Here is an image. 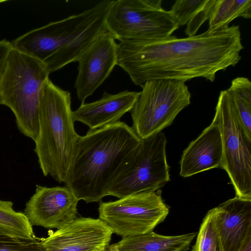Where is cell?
Returning <instances> with one entry per match:
<instances>
[{"mask_svg": "<svg viewBox=\"0 0 251 251\" xmlns=\"http://www.w3.org/2000/svg\"><path fill=\"white\" fill-rule=\"evenodd\" d=\"M214 119L222 136V167L227 173L236 197L251 199V140L247 137L226 90L219 94Z\"/></svg>", "mask_w": 251, "mask_h": 251, "instance_id": "obj_7", "label": "cell"}, {"mask_svg": "<svg viewBox=\"0 0 251 251\" xmlns=\"http://www.w3.org/2000/svg\"><path fill=\"white\" fill-rule=\"evenodd\" d=\"M166 143L162 132L142 139L133 158L110 188L108 196L120 199L140 192L155 191L170 181Z\"/></svg>", "mask_w": 251, "mask_h": 251, "instance_id": "obj_9", "label": "cell"}, {"mask_svg": "<svg viewBox=\"0 0 251 251\" xmlns=\"http://www.w3.org/2000/svg\"><path fill=\"white\" fill-rule=\"evenodd\" d=\"M245 132L251 140V82L247 77H237L226 89Z\"/></svg>", "mask_w": 251, "mask_h": 251, "instance_id": "obj_21", "label": "cell"}, {"mask_svg": "<svg viewBox=\"0 0 251 251\" xmlns=\"http://www.w3.org/2000/svg\"><path fill=\"white\" fill-rule=\"evenodd\" d=\"M0 231L5 236L15 239L35 240L32 226L24 213L17 212L13 202L0 200Z\"/></svg>", "mask_w": 251, "mask_h": 251, "instance_id": "obj_20", "label": "cell"}, {"mask_svg": "<svg viewBox=\"0 0 251 251\" xmlns=\"http://www.w3.org/2000/svg\"><path fill=\"white\" fill-rule=\"evenodd\" d=\"M117 45L107 30L101 33L78 60L74 87L81 103L109 77L117 65Z\"/></svg>", "mask_w": 251, "mask_h": 251, "instance_id": "obj_12", "label": "cell"}, {"mask_svg": "<svg viewBox=\"0 0 251 251\" xmlns=\"http://www.w3.org/2000/svg\"><path fill=\"white\" fill-rule=\"evenodd\" d=\"M215 0H208L205 6L187 24L185 33L188 37L196 35L201 25L208 20L210 10Z\"/></svg>", "mask_w": 251, "mask_h": 251, "instance_id": "obj_25", "label": "cell"}, {"mask_svg": "<svg viewBox=\"0 0 251 251\" xmlns=\"http://www.w3.org/2000/svg\"><path fill=\"white\" fill-rule=\"evenodd\" d=\"M208 0H177L172 6L170 12L182 26L190 21L206 5Z\"/></svg>", "mask_w": 251, "mask_h": 251, "instance_id": "obj_23", "label": "cell"}, {"mask_svg": "<svg viewBox=\"0 0 251 251\" xmlns=\"http://www.w3.org/2000/svg\"><path fill=\"white\" fill-rule=\"evenodd\" d=\"M12 49L11 42L6 39L0 41V77L3 72L8 55Z\"/></svg>", "mask_w": 251, "mask_h": 251, "instance_id": "obj_26", "label": "cell"}, {"mask_svg": "<svg viewBox=\"0 0 251 251\" xmlns=\"http://www.w3.org/2000/svg\"><path fill=\"white\" fill-rule=\"evenodd\" d=\"M241 41L240 26L234 25L186 38L126 40L118 44L117 65L141 87L153 79L203 77L212 82L218 72L241 59Z\"/></svg>", "mask_w": 251, "mask_h": 251, "instance_id": "obj_1", "label": "cell"}, {"mask_svg": "<svg viewBox=\"0 0 251 251\" xmlns=\"http://www.w3.org/2000/svg\"><path fill=\"white\" fill-rule=\"evenodd\" d=\"M212 209L224 251H239L251 237V199L235 196Z\"/></svg>", "mask_w": 251, "mask_h": 251, "instance_id": "obj_14", "label": "cell"}, {"mask_svg": "<svg viewBox=\"0 0 251 251\" xmlns=\"http://www.w3.org/2000/svg\"><path fill=\"white\" fill-rule=\"evenodd\" d=\"M192 251H224L215 227L212 209L208 211L202 221Z\"/></svg>", "mask_w": 251, "mask_h": 251, "instance_id": "obj_22", "label": "cell"}, {"mask_svg": "<svg viewBox=\"0 0 251 251\" xmlns=\"http://www.w3.org/2000/svg\"><path fill=\"white\" fill-rule=\"evenodd\" d=\"M113 1H101L79 14L32 30L11 42L12 47L43 62L85 26L109 10Z\"/></svg>", "mask_w": 251, "mask_h": 251, "instance_id": "obj_10", "label": "cell"}, {"mask_svg": "<svg viewBox=\"0 0 251 251\" xmlns=\"http://www.w3.org/2000/svg\"><path fill=\"white\" fill-rule=\"evenodd\" d=\"M162 0H113L105 19L108 30L120 42L168 37L179 26Z\"/></svg>", "mask_w": 251, "mask_h": 251, "instance_id": "obj_6", "label": "cell"}, {"mask_svg": "<svg viewBox=\"0 0 251 251\" xmlns=\"http://www.w3.org/2000/svg\"><path fill=\"white\" fill-rule=\"evenodd\" d=\"M139 94L140 92L128 90L114 94L104 92L100 99L81 103L73 111L74 120L84 124L91 130L114 124L131 111Z\"/></svg>", "mask_w": 251, "mask_h": 251, "instance_id": "obj_16", "label": "cell"}, {"mask_svg": "<svg viewBox=\"0 0 251 251\" xmlns=\"http://www.w3.org/2000/svg\"><path fill=\"white\" fill-rule=\"evenodd\" d=\"M34 151L45 176L65 183L79 136L75 131L70 93L48 78L41 92Z\"/></svg>", "mask_w": 251, "mask_h": 251, "instance_id": "obj_3", "label": "cell"}, {"mask_svg": "<svg viewBox=\"0 0 251 251\" xmlns=\"http://www.w3.org/2000/svg\"><path fill=\"white\" fill-rule=\"evenodd\" d=\"M238 17H251V0H215L209 15L208 30H218L229 26Z\"/></svg>", "mask_w": 251, "mask_h": 251, "instance_id": "obj_19", "label": "cell"}, {"mask_svg": "<svg viewBox=\"0 0 251 251\" xmlns=\"http://www.w3.org/2000/svg\"><path fill=\"white\" fill-rule=\"evenodd\" d=\"M0 237H6L1 231H0Z\"/></svg>", "mask_w": 251, "mask_h": 251, "instance_id": "obj_28", "label": "cell"}, {"mask_svg": "<svg viewBox=\"0 0 251 251\" xmlns=\"http://www.w3.org/2000/svg\"><path fill=\"white\" fill-rule=\"evenodd\" d=\"M79 200L67 187L37 185L26 204L24 214L30 224L59 229L75 219Z\"/></svg>", "mask_w": 251, "mask_h": 251, "instance_id": "obj_11", "label": "cell"}, {"mask_svg": "<svg viewBox=\"0 0 251 251\" xmlns=\"http://www.w3.org/2000/svg\"><path fill=\"white\" fill-rule=\"evenodd\" d=\"M141 139L119 121L79 136L66 186L79 200L100 201L133 158Z\"/></svg>", "mask_w": 251, "mask_h": 251, "instance_id": "obj_2", "label": "cell"}, {"mask_svg": "<svg viewBox=\"0 0 251 251\" xmlns=\"http://www.w3.org/2000/svg\"><path fill=\"white\" fill-rule=\"evenodd\" d=\"M113 233L99 218L79 217L40 240L45 251H104Z\"/></svg>", "mask_w": 251, "mask_h": 251, "instance_id": "obj_13", "label": "cell"}, {"mask_svg": "<svg viewBox=\"0 0 251 251\" xmlns=\"http://www.w3.org/2000/svg\"><path fill=\"white\" fill-rule=\"evenodd\" d=\"M161 194L158 190L133 194L115 201H100L99 219L122 237L151 232L169 212Z\"/></svg>", "mask_w": 251, "mask_h": 251, "instance_id": "obj_8", "label": "cell"}, {"mask_svg": "<svg viewBox=\"0 0 251 251\" xmlns=\"http://www.w3.org/2000/svg\"><path fill=\"white\" fill-rule=\"evenodd\" d=\"M239 251H251V237L246 240Z\"/></svg>", "mask_w": 251, "mask_h": 251, "instance_id": "obj_27", "label": "cell"}, {"mask_svg": "<svg viewBox=\"0 0 251 251\" xmlns=\"http://www.w3.org/2000/svg\"><path fill=\"white\" fill-rule=\"evenodd\" d=\"M0 251H45L40 240L0 237Z\"/></svg>", "mask_w": 251, "mask_h": 251, "instance_id": "obj_24", "label": "cell"}, {"mask_svg": "<svg viewBox=\"0 0 251 251\" xmlns=\"http://www.w3.org/2000/svg\"><path fill=\"white\" fill-rule=\"evenodd\" d=\"M49 75L43 62L12 48L0 77V104L11 110L20 131L34 141L41 92Z\"/></svg>", "mask_w": 251, "mask_h": 251, "instance_id": "obj_4", "label": "cell"}, {"mask_svg": "<svg viewBox=\"0 0 251 251\" xmlns=\"http://www.w3.org/2000/svg\"><path fill=\"white\" fill-rule=\"evenodd\" d=\"M108 251L107 250H105V251Z\"/></svg>", "mask_w": 251, "mask_h": 251, "instance_id": "obj_29", "label": "cell"}, {"mask_svg": "<svg viewBox=\"0 0 251 251\" xmlns=\"http://www.w3.org/2000/svg\"><path fill=\"white\" fill-rule=\"evenodd\" d=\"M223 146L220 129L215 119L183 151L180 161V176L187 177L213 168L222 167Z\"/></svg>", "mask_w": 251, "mask_h": 251, "instance_id": "obj_15", "label": "cell"}, {"mask_svg": "<svg viewBox=\"0 0 251 251\" xmlns=\"http://www.w3.org/2000/svg\"><path fill=\"white\" fill-rule=\"evenodd\" d=\"M109 10L101 14L85 26L43 62L50 74L68 64L77 61L96 39L101 33L108 30L105 19Z\"/></svg>", "mask_w": 251, "mask_h": 251, "instance_id": "obj_17", "label": "cell"}, {"mask_svg": "<svg viewBox=\"0 0 251 251\" xmlns=\"http://www.w3.org/2000/svg\"><path fill=\"white\" fill-rule=\"evenodd\" d=\"M141 87L130 112L131 127L141 139H144L171 125L178 114L190 104L191 95L185 82L181 80H151Z\"/></svg>", "mask_w": 251, "mask_h": 251, "instance_id": "obj_5", "label": "cell"}, {"mask_svg": "<svg viewBox=\"0 0 251 251\" xmlns=\"http://www.w3.org/2000/svg\"><path fill=\"white\" fill-rule=\"evenodd\" d=\"M197 235L191 233L165 236L153 231L123 237L107 248L108 251H187Z\"/></svg>", "mask_w": 251, "mask_h": 251, "instance_id": "obj_18", "label": "cell"}]
</instances>
